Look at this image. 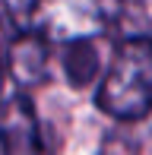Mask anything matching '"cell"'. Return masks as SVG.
<instances>
[{
	"label": "cell",
	"mask_w": 152,
	"mask_h": 155,
	"mask_svg": "<svg viewBox=\"0 0 152 155\" xmlns=\"http://www.w3.org/2000/svg\"><path fill=\"white\" fill-rule=\"evenodd\" d=\"M0 155H51L29 95L0 98Z\"/></svg>",
	"instance_id": "4"
},
{
	"label": "cell",
	"mask_w": 152,
	"mask_h": 155,
	"mask_svg": "<svg viewBox=\"0 0 152 155\" xmlns=\"http://www.w3.org/2000/svg\"><path fill=\"white\" fill-rule=\"evenodd\" d=\"M3 73L19 95L35 92L51 73V45L32 29L13 32L10 38H3Z\"/></svg>",
	"instance_id": "3"
},
{
	"label": "cell",
	"mask_w": 152,
	"mask_h": 155,
	"mask_svg": "<svg viewBox=\"0 0 152 155\" xmlns=\"http://www.w3.org/2000/svg\"><path fill=\"white\" fill-rule=\"evenodd\" d=\"M60 70L64 79L73 89H86L101 76V54H98V41H70L60 45Z\"/></svg>",
	"instance_id": "5"
},
{
	"label": "cell",
	"mask_w": 152,
	"mask_h": 155,
	"mask_svg": "<svg viewBox=\"0 0 152 155\" xmlns=\"http://www.w3.org/2000/svg\"><path fill=\"white\" fill-rule=\"evenodd\" d=\"M95 104L121 124H133L152 114V38L130 35L114 45L101 67Z\"/></svg>",
	"instance_id": "1"
},
{
	"label": "cell",
	"mask_w": 152,
	"mask_h": 155,
	"mask_svg": "<svg viewBox=\"0 0 152 155\" xmlns=\"http://www.w3.org/2000/svg\"><path fill=\"white\" fill-rule=\"evenodd\" d=\"M98 155H136V149H133V143H127L124 136H108L105 143H101Z\"/></svg>",
	"instance_id": "6"
},
{
	"label": "cell",
	"mask_w": 152,
	"mask_h": 155,
	"mask_svg": "<svg viewBox=\"0 0 152 155\" xmlns=\"http://www.w3.org/2000/svg\"><path fill=\"white\" fill-rule=\"evenodd\" d=\"M124 0H32L29 29L51 48L98 41L121 22Z\"/></svg>",
	"instance_id": "2"
},
{
	"label": "cell",
	"mask_w": 152,
	"mask_h": 155,
	"mask_svg": "<svg viewBox=\"0 0 152 155\" xmlns=\"http://www.w3.org/2000/svg\"><path fill=\"white\" fill-rule=\"evenodd\" d=\"M3 86H6V73H3V32H0V98H3Z\"/></svg>",
	"instance_id": "7"
}]
</instances>
